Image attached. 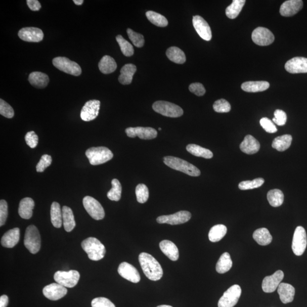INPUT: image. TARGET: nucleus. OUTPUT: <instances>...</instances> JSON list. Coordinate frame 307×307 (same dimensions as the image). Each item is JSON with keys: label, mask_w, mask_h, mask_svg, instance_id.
<instances>
[{"label": "nucleus", "mask_w": 307, "mask_h": 307, "mask_svg": "<svg viewBox=\"0 0 307 307\" xmlns=\"http://www.w3.org/2000/svg\"><path fill=\"white\" fill-rule=\"evenodd\" d=\"M139 258L143 272L150 280L157 281L162 278L163 272L161 265L152 255L142 253Z\"/></svg>", "instance_id": "nucleus-1"}, {"label": "nucleus", "mask_w": 307, "mask_h": 307, "mask_svg": "<svg viewBox=\"0 0 307 307\" xmlns=\"http://www.w3.org/2000/svg\"><path fill=\"white\" fill-rule=\"evenodd\" d=\"M82 249L88 254L89 259L98 261L103 259L106 253L105 247L97 238L89 237L81 242Z\"/></svg>", "instance_id": "nucleus-2"}, {"label": "nucleus", "mask_w": 307, "mask_h": 307, "mask_svg": "<svg viewBox=\"0 0 307 307\" xmlns=\"http://www.w3.org/2000/svg\"><path fill=\"white\" fill-rule=\"evenodd\" d=\"M165 164L176 170L185 173L191 177H199L200 176V171L194 165L177 157H165L163 158Z\"/></svg>", "instance_id": "nucleus-3"}, {"label": "nucleus", "mask_w": 307, "mask_h": 307, "mask_svg": "<svg viewBox=\"0 0 307 307\" xmlns=\"http://www.w3.org/2000/svg\"><path fill=\"white\" fill-rule=\"evenodd\" d=\"M85 155L88 158L91 164L94 166L106 163L113 157L111 151L103 146L91 148L86 150Z\"/></svg>", "instance_id": "nucleus-4"}, {"label": "nucleus", "mask_w": 307, "mask_h": 307, "mask_svg": "<svg viewBox=\"0 0 307 307\" xmlns=\"http://www.w3.org/2000/svg\"><path fill=\"white\" fill-rule=\"evenodd\" d=\"M24 245L31 254H35L39 251L41 239L39 231L35 226H30L26 228Z\"/></svg>", "instance_id": "nucleus-5"}, {"label": "nucleus", "mask_w": 307, "mask_h": 307, "mask_svg": "<svg viewBox=\"0 0 307 307\" xmlns=\"http://www.w3.org/2000/svg\"><path fill=\"white\" fill-rule=\"evenodd\" d=\"M153 109L155 112L168 117H180L183 114V110L180 106L164 101L155 102L153 105Z\"/></svg>", "instance_id": "nucleus-6"}, {"label": "nucleus", "mask_w": 307, "mask_h": 307, "mask_svg": "<svg viewBox=\"0 0 307 307\" xmlns=\"http://www.w3.org/2000/svg\"><path fill=\"white\" fill-rule=\"evenodd\" d=\"M55 67L58 70L73 76H78L81 74V68L77 63L66 57H59L53 60Z\"/></svg>", "instance_id": "nucleus-7"}, {"label": "nucleus", "mask_w": 307, "mask_h": 307, "mask_svg": "<svg viewBox=\"0 0 307 307\" xmlns=\"http://www.w3.org/2000/svg\"><path fill=\"white\" fill-rule=\"evenodd\" d=\"M80 274L76 270L68 272L58 271L54 274V280L65 287L73 288L76 286L80 279Z\"/></svg>", "instance_id": "nucleus-8"}, {"label": "nucleus", "mask_w": 307, "mask_h": 307, "mask_svg": "<svg viewBox=\"0 0 307 307\" xmlns=\"http://www.w3.org/2000/svg\"><path fill=\"white\" fill-rule=\"evenodd\" d=\"M86 211L96 221H101L105 217V211L102 204L93 197L86 196L82 200Z\"/></svg>", "instance_id": "nucleus-9"}, {"label": "nucleus", "mask_w": 307, "mask_h": 307, "mask_svg": "<svg viewBox=\"0 0 307 307\" xmlns=\"http://www.w3.org/2000/svg\"><path fill=\"white\" fill-rule=\"evenodd\" d=\"M242 293L241 288L237 285H233L224 293L218 302V307H233L239 300Z\"/></svg>", "instance_id": "nucleus-10"}, {"label": "nucleus", "mask_w": 307, "mask_h": 307, "mask_svg": "<svg viewBox=\"0 0 307 307\" xmlns=\"http://www.w3.org/2000/svg\"><path fill=\"white\" fill-rule=\"evenodd\" d=\"M307 245L306 234L305 229L301 226L296 228L293 237L292 249L297 256L303 255Z\"/></svg>", "instance_id": "nucleus-11"}, {"label": "nucleus", "mask_w": 307, "mask_h": 307, "mask_svg": "<svg viewBox=\"0 0 307 307\" xmlns=\"http://www.w3.org/2000/svg\"><path fill=\"white\" fill-rule=\"evenodd\" d=\"M251 38L254 43L261 47L272 44L275 39L272 32L264 27H258L254 30Z\"/></svg>", "instance_id": "nucleus-12"}, {"label": "nucleus", "mask_w": 307, "mask_h": 307, "mask_svg": "<svg viewBox=\"0 0 307 307\" xmlns=\"http://www.w3.org/2000/svg\"><path fill=\"white\" fill-rule=\"evenodd\" d=\"M191 218L190 212L186 210H181L172 214L159 216L157 218V222L159 224H168L169 225L175 226L185 224L189 222Z\"/></svg>", "instance_id": "nucleus-13"}, {"label": "nucleus", "mask_w": 307, "mask_h": 307, "mask_svg": "<svg viewBox=\"0 0 307 307\" xmlns=\"http://www.w3.org/2000/svg\"><path fill=\"white\" fill-rule=\"evenodd\" d=\"M125 132L130 138L139 137L142 140H152L155 139L158 135L157 131L150 127H128Z\"/></svg>", "instance_id": "nucleus-14"}, {"label": "nucleus", "mask_w": 307, "mask_h": 307, "mask_svg": "<svg viewBox=\"0 0 307 307\" xmlns=\"http://www.w3.org/2000/svg\"><path fill=\"white\" fill-rule=\"evenodd\" d=\"M100 108V102L99 100L89 101L81 109V118L84 121H91L95 120L99 115Z\"/></svg>", "instance_id": "nucleus-15"}, {"label": "nucleus", "mask_w": 307, "mask_h": 307, "mask_svg": "<svg viewBox=\"0 0 307 307\" xmlns=\"http://www.w3.org/2000/svg\"><path fill=\"white\" fill-rule=\"evenodd\" d=\"M18 35L21 39L29 42H39L44 37L42 30L34 27H24L18 32Z\"/></svg>", "instance_id": "nucleus-16"}, {"label": "nucleus", "mask_w": 307, "mask_h": 307, "mask_svg": "<svg viewBox=\"0 0 307 307\" xmlns=\"http://www.w3.org/2000/svg\"><path fill=\"white\" fill-rule=\"evenodd\" d=\"M43 294L49 300L56 301L66 296L67 294V290L66 287L57 283H54L44 287Z\"/></svg>", "instance_id": "nucleus-17"}, {"label": "nucleus", "mask_w": 307, "mask_h": 307, "mask_svg": "<svg viewBox=\"0 0 307 307\" xmlns=\"http://www.w3.org/2000/svg\"><path fill=\"white\" fill-rule=\"evenodd\" d=\"M194 28L200 37L205 40L212 39V31L207 21L200 16H195L192 20Z\"/></svg>", "instance_id": "nucleus-18"}, {"label": "nucleus", "mask_w": 307, "mask_h": 307, "mask_svg": "<svg viewBox=\"0 0 307 307\" xmlns=\"http://www.w3.org/2000/svg\"><path fill=\"white\" fill-rule=\"evenodd\" d=\"M118 273L122 278L133 283H139L141 277L138 270L130 264L122 262L119 265Z\"/></svg>", "instance_id": "nucleus-19"}, {"label": "nucleus", "mask_w": 307, "mask_h": 307, "mask_svg": "<svg viewBox=\"0 0 307 307\" xmlns=\"http://www.w3.org/2000/svg\"><path fill=\"white\" fill-rule=\"evenodd\" d=\"M284 278V273L278 270L272 276L265 277L262 282V290L265 292L272 293L276 291Z\"/></svg>", "instance_id": "nucleus-20"}, {"label": "nucleus", "mask_w": 307, "mask_h": 307, "mask_svg": "<svg viewBox=\"0 0 307 307\" xmlns=\"http://www.w3.org/2000/svg\"><path fill=\"white\" fill-rule=\"evenodd\" d=\"M285 69L291 74L307 73V58L295 57L290 59L286 62Z\"/></svg>", "instance_id": "nucleus-21"}, {"label": "nucleus", "mask_w": 307, "mask_h": 307, "mask_svg": "<svg viewBox=\"0 0 307 307\" xmlns=\"http://www.w3.org/2000/svg\"><path fill=\"white\" fill-rule=\"evenodd\" d=\"M303 7L301 0H288L283 3L280 8V14L284 17H291L298 13Z\"/></svg>", "instance_id": "nucleus-22"}, {"label": "nucleus", "mask_w": 307, "mask_h": 307, "mask_svg": "<svg viewBox=\"0 0 307 307\" xmlns=\"http://www.w3.org/2000/svg\"><path fill=\"white\" fill-rule=\"evenodd\" d=\"M278 293L282 303L287 304L294 300L295 289L290 284L281 283L278 287Z\"/></svg>", "instance_id": "nucleus-23"}, {"label": "nucleus", "mask_w": 307, "mask_h": 307, "mask_svg": "<svg viewBox=\"0 0 307 307\" xmlns=\"http://www.w3.org/2000/svg\"><path fill=\"white\" fill-rule=\"evenodd\" d=\"M20 230L18 228L12 229L4 234L2 238V245L7 248H12L19 242Z\"/></svg>", "instance_id": "nucleus-24"}, {"label": "nucleus", "mask_w": 307, "mask_h": 307, "mask_svg": "<svg viewBox=\"0 0 307 307\" xmlns=\"http://www.w3.org/2000/svg\"><path fill=\"white\" fill-rule=\"evenodd\" d=\"M240 148L243 153L254 154L260 149V144L257 140L251 135H247L240 144Z\"/></svg>", "instance_id": "nucleus-25"}, {"label": "nucleus", "mask_w": 307, "mask_h": 307, "mask_svg": "<svg viewBox=\"0 0 307 307\" xmlns=\"http://www.w3.org/2000/svg\"><path fill=\"white\" fill-rule=\"evenodd\" d=\"M159 247L163 253L172 261H176L179 259L180 253L177 246L171 241L163 240L159 243Z\"/></svg>", "instance_id": "nucleus-26"}, {"label": "nucleus", "mask_w": 307, "mask_h": 307, "mask_svg": "<svg viewBox=\"0 0 307 307\" xmlns=\"http://www.w3.org/2000/svg\"><path fill=\"white\" fill-rule=\"evenodd\" d=\"M35 203L33 199L30 198H25L21 200L18 213L22 218L28 220L33 216V210Z\"/></svg>", "instance_id": "nucleus-27"}, {"label": "nucleus", "mask_w": 307, "mask_h": 307, "mask_svg": "<svg viewBox=\"0 0 307 307\" xmlns=\"http://www.w3.org/2000/svg\"><path fill=\"white\" fill-rule=\"evenodd\" d=\"M269 82L266 81H246L242 83L241 89L246 93H256L267 90Z\"/></svg>", "instance_id": "nucleus-28"}, {"label": "nucleus", "mask_w": 307, "mask_h": 307, "mask_svg": "<svg viewBox=\"0 0 307 307\" xmlns=\"http://www.w3.org/2000/svg\"><path fill=\"white\" fill-rule=\"evenodd\" d=\"M29 81L35 88L42 89L48 85L49 77L43 72H33L29 75Z\"/></svg>", "instance_id": "nucleus-29"}, {"label": "nucleus", "mask_w": 307, "mask_h": 307, "mask_svg": "<svg viewBox=\"0 0 307 307\" xmlns=\"http://www.w3.org/2000/svg\"><path fill=\"white\" fill-rule=\"evenodd\" d=\"M137 71V67L133 64H126L123 66L120 71L121 75L118 77V81L123 85L131 84L133 77Z\"/></svg>", "instance_id": "nucleus-30"}, {"label": "nucleus", "mask_w": 307, "mask_h": 307, "mask_svg": "<svg viewBox=\"0 0 307 307\" xmlns=\"http://www.w3.org/2000/svg\"><path fill=\"white\" fill-rule=\"evenodd\" d=\"M63 224L65 230L67 232H71L76 226L74 213L72 209L64 206L62 208Z\"/></svg>", "instance_id": "nucleus-31"}, {"label": "nucleus", "mask_w": 307, "mask_h": 307, "mask_svg": "<svg viewBox=\"0 0 307 307\" xmlns=\"http://www.w3.org/2000/svg\"><path fill=\"white\" fill-rule=\"evenodd\" d=\"M117 63L111 57L105 56L101 59L99 63V68L104 74H109L116 71Z\"/></svg>", "instance_id": "nucleus-32"}, {"label": "nucleus", "mask_w": 307, "mask_h": 307, "mask_svg": "<svg viewBox=\"0 0 307 307\" xmlns=\"http://www.w3.org/2000/svg\"><path fill=\"white\" fill-rule=\"evenodd\" d=\"M254 240L260 245L267 246L273 240V237L268 229L259 228L256 230L253 235Z\"/></svg>", "instance_id": "nucleus-33"}, {"label": "nucleus", "mask_w": 307, "mask_h": 307, "mask_svg": "<svg viewBox=\"0 0 307 307\" xmlns=\"http://www.w3.org/2000/svg\"><path fill=\"white\" fill-rule=\"evenodd\" d=\"M292 141V137L290 135L279 136L273 141L272 147L279 152H284L290 147Z\"/></svg>", "instance_id": "nucleus-34"}, {"label": "nucleus", "mask_w": 307, "mask_h": 307, "mask_svg": "<svg viewBox=\"0 0 307 307\" xmlns=\"http://www.w3.org/2000/svg\"><path fill=\"white\" fill-rule=\"evenodd\" d=\"M186 149L188 152L198 157L210 159L213 156L211 151L195 144H189L187 145Z\"/></svg>", "instance_id": "nucleus-35"}, {"label": "nucleus", "mask_w": 307, "mask_h": 307, "mask_svg": "<svg viewBox=\"0 0 307 307\" xmlns=\"http://www.w3.org/2000/svg\"><path fill=\"white\" fill-rule=\"evenodd\" d=\"M233 262L231 255L228 253H223L220 257L216 264V271L219 274H224L230 271L232 267Z\"/></svg>", "instance_id": "nucleus-36"}, {"label": "nucleus", "mask_w": 307, "mask_h": 307, "mask_svg": "<svg viewBox=\"0 0 307 307\" xmlns=\"http://www.w3.org/2000/svg\"><path fill=\"white\" fill-rule=\"evenodd\" d=\"M51 221L54 227L60 228L63 224L62 210L57 202H53L51 207Z\"/></svg>", "instance_id": "nucleus-37"}, {"label": "nucleus", "mask_w": 307, "mask_h": 307, "mask_svg": "<svg viewBox=\"0 0 307 307\" xmlns=\"http://www.w3.org/2000/svg\"><path fill=\"white\" fill-rule=\"evenodd\" d=\"M227 233V228L223 224H218L210 229L208 237L209 240L212 242L221 241Z\"/></svg>", "instance_id": "nucleus-38"}, {"label": "nucleus", "mask_w": 307, "mask_h": 307, "mask_svg": "<svg viewBox=\"0 0 307 307\" xmlns=\"http://www.w3.org/2000/svg\"><path fill=\"white\" fill-rule=\"evenodd\" d=\"M166 56L169 60L177 64H183L186 61L185 53L177 47L168 48L166 52Z\"/></svg>", "instance_id": "nucleus-39"}, {"label": "nucleus", "mask_w": 307, "mask_h": 307, "mask_svg": "<svg viewBox=\"0 0 307 307\" xmlns=\"http://www.w3.org/2000/svg\"><path fill=\"white\" fill-rule=\"evenodd\" d=\"M245 3V0H233L230 6L226 9L227 16L230 19H235L239 15Z\"/></svg>", "instance_id": "nucleus-40"}, {"label": "nucleus", "mask_w": 307, "mask_h": 307, "mask_svg": "<svg viewBox=\"0 0 307 307\" xmlns=\"http://www.w3.org/2000/svg\"><path fill=\"white\" fill-rule=\"evenodd\" d=\"M267 198L270 204L273 207H279L282 205L284 201L283 192L278 189L270 190L268 193Z\"/></svg>", "instance_id": "nucleus-41"}, {"label": "nucleus", "mask_w": 307, "mask_h": 307, "mask_svg": "<svg viewBox=\"0 0 307 307\" xmlns=\"http://www.w3.org/2000/svg\"><path fill=\"white\" fill-rule=\"evenodd\" d=\"M148 19L155 26L158 27H166L168 25V21L162 15L153 11H148L146 13Z\"/></svg>", "instance_id": "nucleus-42"}, {"label": "nucleus", "mask_w": 307, "mask_h": 307, "mask_svg": "<svg viewBox=\"0 0 307 307\" xmlns=\"http://www.w3.org/2000/svg\"><path fill=\"white\" fill-rule=\"evenodd\" d=\"M112 189L107 193L109 199L112 201H118L121 198L122 186L121 183L117 179L112 181Z\"/></svg>", "instance_id": "nucleus-43"}, {"label": "nucleus", "mask_w": 307, "mask_h": 307, "mask_svg": "<svg viewBox=\"0 0 307 307\" xmlns=\"http://www.w3.org/2000/svg\"><path fill=\"white\" fill-rule=\"evenodd\" d=\"M116 40L119 46H120L122 53L125 56L129 57L134 54V49L132 45L123 38L122 35H117Z\"/></svg>", "instance_id": "nucleus-44"}, {"label": "nucleus", "mask_w": 307, "mask_h": 307, "mask_svg": "<svg viewBox=\"0 0 307 307\" xmlns=\"http://www.w3.org/2000/svg\"><path fill=\"white\" fill-rule=\"evenodd\" d=\"M265 183V180L263 178H259L255 179L253 181H246L242 182L238 185V188L241 190H248L254 189L262 186Z\"/></svg>", "instance_id": "nucleus-45"}, {"label": "nucleus", "mask_w": 307, "mask_h": 307, "mask_svg": "<svg viewBox=\"0 0 307 307\" xmlns=\"http://www.w3.org/2000/svg\"><path fill=\"white\" fill-rule=\"evenodd\" d=\"M136 194L137 201L144 204L148 201L149 198V192L147 186L144 184H140L136 187Z\"/></svg>", "instance_id": "nucleus-46"}, {"label": "nucleus", "mask_w": 307, "mask_h": 307, "mask_svg": "<svg viewBox=\"0 0 307 307\" xmlns=\"http://www.w3.org/2000/svg\"><path fill=\"white\" fill-rule=\"evenodd\" d=\"M127 33L131 42L135 47L139 48L143 47L145 43V39L143 35L136 33V32L130 29H127Z\"/></svg>", "instance_id": "nucleus-47"}, {"label": "nucleus", "mask_w": 307, "mask_h": 307, "mask_svg": "<svg viewBox=\"0 0 307 307\" xmlns=\"http://www.w3.org/2000/svg\"><path fill=\"white\" fill-rule=\"evenodd\" d=\"M213 109L217 113H228L230 112L231 106L230 103L225 99H220L214 102Z\"/></svg>", "instance_id": "nucleus-48"}, {"label": "nucleus", "mask_w": 307, "mask_h": 307, "mask_svg": "<svg viewBox=\"0 0 307 307\" xmlns=\"http://www.w3.org/2000/svg\"><path fill=\"white\" fill-rule=\"evenodd\" d=\"M0 114L8 118H12L15 115L13 108L2 99H0Z\"/></svg>", "instance_id": "nucleus-49"}, {"label": "nucleus", "mask_w": 307, "mask_h": 307, "mask_svg": "<svg viewBox=\"0 0 307 307\" xmlns=\"http://www.w3.org/2000/svg\"><path fill=\"white\" fill-rule=\"evenodd\" d=\"M52 163V158L51 156L48 154H45L41 157L39 162L36 165V169L38 172H42L45 169L51 165Z\"/></svg>", "instance_id": "nucleus-50"}, {"label": "nucleus", "mask_w": 307, "mask_h": 307, "mask_svg": "<svg viewBox=\"0 0 307 307\" xmlns=\"http://www.w3.org/2000/svg\"><path fill=\"white\" fill-rule=\"evenodd\" d=\"M260 124L262 126L265 130L269 134H274L278 131L277 128L275 125L274 123L272 120H270L269 118L267 117H264L260 119Z\"/></svg>", "instance_id": "nucleus-51"}, {"label": "nucleus", "mask_w": 307, "mask_h": 307, "mask_svg": "<svg viewBox=\"0 0 307 307\" xmlns=\"http://www.w3.org/2000/svg\"><path fill=\"white\" fill-rule=\"evenodd\" d=\"M287 114L282 110L277 109L274 112V118L273 121L279 126H283L287 122Z\"/></svg>", "instance_id": "nucleus-52"}, {"label": "nucleus", "mask_w": 307, "mask_h": 307, "mask_svg": "<svg viewBox=\"0 0 307 307\" xmlns=\"http://www.w3.org/2000/svg\"><path fill=\"white\" fill-rule=\"evenodd\" d=\"M92 307H116L111 300L105 297H96L91 303Z\"/></svg>", "instance_id": "nucleus-53"}, {"label": "nucleus", "mask_w": 307, "mask_h": 307, "mask_svg": "<svg viewBox=\"0 0 307 307\" xmlns=\"http://www.w3.org/2000/svg\"><path fill=\"white\" fill-rule=\"evenodd\" d=\"M25 139L27 145L31 149L36 148L38 144V137L34 131L27 133Z\"/></svg>", "instance_id": "nucleus-54"}, {"label": "nucleus", "mask_w": 307, "mask_h": 307, "mask_svg": "<svg viewBox=\"0 0 307 307\" xmlns=\"http://www.w3.org/2000/svg\"><path fill=\"white\" fill-rule=\"evenodd\" d=\"M8 217V204L6 200L0 201V226L6 224Z\"/></svg>", "instance_id": "nucleus-55"}, {"label": "nucleus", "mask_w": 307, "mask_h": 307, "mask_svg": "<svg viewBox=\"0 0 307 307\" xmlns=\"http://www.w3.org/2000/svg\"><path fill=\"white\" fill-rule=\"evenodd\" d=\"M189 90L192 93L198 96H202L205 94V89L202 84L199 82L192 83L189 86Z\"/></svg>", "instance_id": "nucleus-56"}, {"label": "nucleus", "mask_w": 307, "mask_h": 307, "mask_svg": "<svg viewBox=\"0 0 307 307\" xmlns=\"http://www.w3.org/2000/svg\"><path fill=\"white\" fill-rule=\"evenodd\" d=\"M26 3L32 11H39L41 8V5L37 0H27Z\"/></svg>", "instance_id": "nucleus-57"}, {"label": "nucleus", "mask_w": 307, "mask_h": 307, "mask_svg": "<svg viewBox=\"0 0 307 307\" xmlns=\"http://www.w3.org/2000/svg\"><path fill=\"white\" fill-rule=\"evenodd\" d=\"M8 302L9 299L7 295H4L0 297V307H7Z\"/></svg>", "instance_id": "nucleus-58"}, {"label": "nucleus", "mask_w": 307, "mask_h": 307, "mask_svg": "<svg viewBox=\"0 0 307 307\" xmlns=\"http://www.w3.org/2000/svg\"><path fill=\"white\" fill-rule=\"evenodd\" d=\"M74 3L77 5V6H81L82 4H83V0H74Z\"/></svg>", "instance_id": "nucleus-59"}, {"label": "nucleus", "mask_w": 307, "mask_h": 307, "mask_svg": "<svg viewBox=\"0 0 307 307\" xmlns=\"http://www.w3.org/2000/svg\"><path fill=\"white\" fill-rule=\"evenodd\" d=\"M157 307H172V306L171 305H160Z\"/></svg>", "instance_id": "nucleus-60"}, {"label": "nucleus", "mask_w": 307, "mask_h": 307, "mask_svg": "<svg viewBox=\"0 0 307 307\" xmlns=\"http://www.w3.org/2000/svg\"><path fill=\"white\" fill-rule=\"evenodd\" d=\"M159 130H161V128L159 127Z\"/></svg>", "instance_id": "nucleus-61"}]
</instances>
